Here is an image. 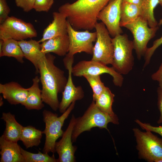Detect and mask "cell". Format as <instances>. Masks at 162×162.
I'll return each instance as SVG.
<instances>
[{
	"label": "cell",
	"mask_w": 162,
	"mask_h": 162,
	"mask_svg": "<svg viewBox=\"0 0 162 162\" xmlns=\"http://www.w3.org/2000/svg\"><path fill=\"white\" fill-rule=\"evenodd\" d=\"M55 58V56L50 53L46 54L39 62L38 68L42 87V100L56 111L60 104L58 94L63 91L67 79L64 71L54 64Z\"/></svg>",
	"instance_id": "6da1fadb"
},
{
	"label": "cell",
	"mask_w": 162,
	"mask_h": 162,
	"mask_svg": "<svg viewBox=\"0 0 162 162\" xmlns=\"http://www.w3.org/2000/svg\"><path fill=\"white\" fill-rule=\"evenodd\" d=\"M111 0H77L62 5L58 10L66 16L74 29L91 30L98 22L99 12Z\"/></svg>",
	"instance_id": "7a4b0ae2"
},
{
	"label": "cell",
	"mask_w": 162,
	"mask_h": 162,
	"mask_svg": "<svg viewBox=\"0 0 162 162\" xmlns=\"http://www.w3.org/2000/svg\"><path fill=\"white\" fill-rule=\"evenodd\" d=\"M109 123L118 124L119 122L117 116H111L102 112L93 100L83 115L76 118L72 136L73 142L76 141L82 132L90 131L93 128H105L109 131L107 125Z\"/></svg>",
	"instance_id": "3957f363"
},
{
	"label": "cell",
	"mask_w": 162,
	"mask_h": 162,
	"mask_svg": "<svg viewBox=\"0 0 162 162\" xmlns=\"http://www.w3.org/2000/svg\"><path fill=\"white\" fill-rule=\"evenodd\" d=\"M75 102L72 103L69 106L59 117L58 114L44 110L43 112V120L45 124L44 130L42 131L46 136L43 152L48 154L56 152L55 146L57 140L62 136L64 132L62 128L65 120L74 109Z\"/></svg>",
	"instance_id": "277c9868"
},
{
	"label": "cell",
	"mask_w": 162,
	"mask_h": 162,
	"mask_svg": "<svg viewBox=\"0 0 162 162\" xmlns=\"http://www.w3.org/2000/svg\"><path fill=\"white\" fill-rule=\"evenodd\" d=\"M112 41L114 47L112 67L119 74H127L134 64L133 41L129 39L127 34H120L112 38Z\"/></svg>",
	"instance_id": "5b68a950"
},
{
	"label": "cell",
	"mask_w": 162,
	"mask_h": 162,
	"mask_svg": "<svg viewBox=\"0 0 162 162\" xmlns=\"http://www.w3.org/2000/svg\"><path fill=\"white\" fill-rule=\"evenodd\" d=\"M136 149L139 157L148 162L155 161L162 158V138L154 135L152 132L141 131L138 128H134Z\"/></svg>",
	"instance_id": "8992f818"
},
{
	"label": "cell",
	"mask_w": 162,
	"mask_h": 162,
	"mask_svg": "<svg viewBox=\"0 0 162 162\" xmlns=\"http://www.w3.org/2000/svg\"><path fill=\"white\" fill-rule=\"evenodd\" d=\"M124 27L128 29L133 35L134 48L138 59L140 60L145 55L148 43L155 36L159 27L158 26L149 27L147 21L141 16Z\"/></svg>",
	"instance_id": "52a82bcc"
},
{
	"label": "cell",
	"mask_w": 162,
	"mask_h": 162,
	"mask_svg": "<svg viewBox=\"0 0 162 162\" xmlns=\"http://www.w3.org/2000/svg\"><path fill=\"white\" fill-rule=\"evenodd\" d=\"M37 34L32 24L14 16H9L0 24V39H12L20 41L36 37Z\"/></svg>",
	"instance_id": "ba28073f"
},
{
	"label": "cell",
	"mask_w": 162,
	"mask_h": 162,
	"mask_svg": "<svg viewBox=\"0 0 162 162\" xmlns=\"http://www.w3.org/2000/svg\"><path fill=\"white\" fill-rule=\"evenodd\" d=\"M97 34L93 49L92 60L106 65H112L114 47L112 38L105 26L102 22H97L95 26Z\"/></svg>",
	"instance_id": "9c48e42d"
},
{
	"label": "cell",
	"mask_w": 162,
	"mask_h": 162,
	"mask_svg": "<svg viewBox=\"0 0 162 162\" xmlns=\"http://www.w3.org/2000/svg\"><path fill=\"white\" fill-rule=\"evenodd\" d=\"M67 32L69 45L66 55L74 56L76 54L82 52L92 54L93 43L96 41L97 38L96 32H91L87 30L78 31L74 29L68 21Z\"/></svg>",
	"instance_id": "30bf717a"
},
{
	"label": "cell",
	"mask_w": 162,
	"mask_h": 162,
	"mask_svg": "<svg viewBox=\"0 0 162 162\" xmlns=\"http://www.w3.org/2000/svg\"><path fill=\"white\" fill-rule=\"evenodd\" d=\"M106 73L113 78V82L116 86H122L124 78L122 75L116 72L113 67H108L100 62L94 61L83 60L79 62L72 68L73 76L81 77L85 75H100Z\"/></svg>",
	"instance_id": "8fae6325"
},
{
	"label": "cell",
	"mask_w": 162,
	"mask_h": 162,
	"mask_svg": "<svg viewBox=\"0 0 162 162\" xmlns=\"http://www.w3.org/2000/svg\"><path fill=\"white\" fill-rule=\"evenodd\" d=\"M63 59L65 67L68 71L67 81L63 92L62 98L60 103L59 110L60 113L65 112L71 104L80 100L84 97V92L81 86L76 87L72 78V65L74 62V56H65Z\"/></svg>",
	"instance_id": "7c38bea8"
},
{
	"label": "cell",
	"mask_w": 162,
	"mask_h": 162,
	"mask_svg": "<svg viewBox=\"0 0 162 162\" xmlns=\"http://www.w3.org/2000/svg\"><path fill=\"white\" fill-rule=\"evenodd\" d=\"M122 0H111L98 14V20L105 25L111 36L114 37L122 34L120 26L121 5Z\"/></svg>",
	"instance_id": "4fadbf2b"
},
{
	"label": "cell",
	"mask_w": 162,
	"mask_h": 162,
	"mask_svg": "<svg viewBox=\"0 0 162 162\" xmlns=\"http://www.w3.org/2000/svg\"><path fill=\"white\" fill-rule=\"evenodd\" d=\"M76 118L72 115L66 129L64 132L61 139L56 142L55 150L58 155V162H76L75 153L77 149L72 145V136L76 122Z\"/></svg>",
	"instance_id": "5bb4252c"
},
{
	"label": "cell",
	"mask_w": 162,
	"mask_h": 162,
	"mask_svg": "<svg viewBox=\"0 0 162 162\" xmlns=\"http://www.w3.org/2000/svg\"><path fill=\"white\" fill-rule=\"evenodd\" d=\"M28 88L22 87L19 83L11 82L0 84V93L10 104L22 105L26 98Z\"/></svg>",
	"instance_id": "9a60e30c"
},
{
	"label": "cell",
	"mask_w": 162,
	"mask_h": 162,
	"mask_svg": "<svg viewBox=\"0 0 162 162\" xmlns=\"http://www.w3.org/2000/svg\"><path fill=\"white\" fill-rule=\"evenodd\" d=\"M53 20L44 29L42 37L38 41L42 42L52 38L68 34V21L66 16L60 12L52 13Z\"/></svg>",
	"instance_id": "2e32d148"
},
{
	"label": "cell",
	"mask_w": 162,
	"mask_h": 162,
	"mask_svg": "<svg viewBox=\"0 0 162 162\" xmlns=\"http://www.w3.org/2000/svg\"><path fill=\"white\" fill-rule=\"evenodd\" d=\"M0 148V162H25L17 142L8 140L2 135Z\"/></svg>",
	"instance_id": "e0dca14e"
},
{
	"label": "cell",
	"mask_w": 162,
	"mask_h": 162,
	"mask_svg": "<svg viewBox=\"0 0 162 162\" xmlns=\"http://www.w3.org/2000/svg\"><path fill=\"white\" fill-rule=\"evenodd\" d=\"M42 52H50L59 56H64L68 53L69 41L68 34L56 37L45 40L40 44Z\"/></svg>",
	"instance_id": "ac0fdd59"
},
{
	"label": "cell",
	"mask_w": 162,
	"mask_h": 162,
	"mask_svg": "<svg viewBox=\"0 0 162 162\" xmlns=\"http://www.w3.org/2000/svg\"><path fill=\"white\" fill-rule=\"evenodd\" d=\"M18 42L23 53L24 58L33 64L35 68L36 72L38 74L39 73L38 63L46 55L42 52L40 44L38 41L32 39L28 40H22Z\"/></svg>",
	"instance_id": "d6986e66"
},
{
	"label": "cell",
	"mask_w": 162,
	"mask_h": 162,
	"mask_svg": "<svg viewBox=\"0 0 162 162\" xmlns=\"http://www.w3.org/2000/svg\"><path fill=\"white\" fill-rule=\"evenodd\" d=\"M1 119L5 122V129L2 135L8 140L17 142L20 140L23 128L10 112H3Z\"/></svg>",
	"instance_id": "ffe728a7"
},
{
	"label": "cell",
	"mask_w": 162,
	"mask_h": 162,
	"mask_svg": "<svg viewBox=\"0 0 162 162\" xmlns=\"http://www.w3.org/2000/svg\"><path fill=\"white\" fill-rule=\"evenodd\" d=\"M40 78L36 76L32 79L33 84L28 88V95L23 106L28 110H39L44 107L41 96V90L39 88Z\"/></svg>",
	"instance_id": "44dd1931"
},
{
	"label": "cell",
	"mask_w": 162,
	"mask_h": 162,
	"mask_svg": "<svg viewBox=\"0 0 162 162\" xmlns=\"http://www.w3.org/2000/svg\"><path fill=\"white\" fill-rule=\"evenodd\" d=\"M142 9L140 6L128 3L122 2L121 5V27L131 23L141 16Z\"/></svg>",
	"instance_id": "7402d4cb"
},
{
	"label": "cell",
	"mask_w": 162,
	"mask_h": 162,
	"mask_svg": "<svg viewBox=\"0 0 162 162\" xmlns=\"http://www.w3.org/2000/svg\"><path fill=\"white\" fill-rule=\"evenodd\" d=\"M43 134L42 131L32 126L23 127L20 140L26 148L38 146L41 142Z\"/></svg>",
	"instance_id": "603a6c76"
},
{
	"label": "cell",
	"mask_w": 162,
	"mask_h": 162,
	"mask_svg": "<svg viewBox=\"0 0 162 162\" xmlns=\"http://www.w3.org/2000/svg\"><path fill=\"white\" fill-rule=\"evenodd\" d=\"M3 56L14 58L21 63L24 62V56L18 41L12 39L3 40L2 48L0 50V57Z\"/></svg>",
	"instance_id": "cb8c5ba5"
},
{
	"label": "cell",
	"mask_w": 162,
	"mask_h": 162,
	"mask_svg": "<svg viewBox=\"0 0 162 162\" xmlns=\"http://www.w3.org/2000/svg\"><path fill=\"white\" fill-rule=\"evenodd\" d=\"M115 95L110 89L106 87L104 89L94 101L96 105L100 110L111 116L116 115L113 112L112 106Z\"/></svg>",
	"instance_id": "d4e9b609"
},
{
	"label": "cell",
	"mask_w": 162,
	"mask_h": 162,
	"mask_svg": "<svg viewBox=\"0 0 162 162\" xmlns=\"http://www.w3.org/2000/svg\"><path fill=\"white\" fill-rule=\"evenodd\" d=\"M159 3V0H142L141 6V17L147 21L150 27L158 26V23L154 16V10Z\"/></svg>",
	"instance_id": "484cf974"
},
{
	"label": "cell",
	"mask_w": 162,
	"mask_h": 162,
	"mask_svg": "<svg viewBox=\"0 0 162 162\" xmlns=\"http://www.w3.org/2000/svg\"><path fill=\"white\" fill-rule=\"evenodd\" d=\"M21 151L25 162H57V159L55 158L53 154L50 156L48 154L41 153L39 151L38 153H32L27 151L21 147Z\"/></svg>",
	"instance_id": "4316f807"
},
{
	"label": "cell",
	"mask_w": 162,
	"mask_h": 162,
	"mask_svg": "<svg viewBox=\"0 0 162 162\" xmlns=\"http://www.w3.org/2000/svg\"><path fill=\"white\" fill-rule=\"evenodd\" d=\"M87 80L93 91V100L95 101L104 89L106 86L101 81L100 75H85L83 76Z\"/></svg>",
	"instance_id": "83f0119b"
},
{
	"label": "cell",
	"mask_w": 162,
	"mask_h": 162,
	"mask_svg": "<svg viewBox=\"0 0 162 162\" xmlns=\"http://www.w3.org/2000/svg\"><path fill=\"white\" fill-rule=\"evenodd\" d=\"M161 44H162V36L160 38L154 41L151 47L148 48L144 55L145 62L143 68H145L149 64L151 57L155 51Z\"/></svg>",
	"instance_id": "f1b7e54d"
},
{
	"label": "cell",
	"mask_w": 162,
	"mask_h": 162,
	"mask_svg": "<svg viewBox=\"0 0 162 162\" xmlns=\"http://www.w3.org/2000/svg\"><path fill=\"white\" fill-rule=\"evenodd\" d=\"M54 3V0H35L34 9L37 12H48Z\"/></svg>",
	"instance_id": "f546056e"
},
{
	"label": "cell",
	"mask_w": 162,
	"mask_h": 162,
	"mask_svg": "<svg viewBox=\"0 0 162 162\" xmlns=\"http://www.w3.org/2000/svg\"><path fill=\"white\" fill-rule=\"evenodd\" d=\"M10 11L6 0H0V24L3 23L8 17Z\"/></svg>",
	"instance_id": "4dcf8cb0"
},
{
	"label": "cell",
	"mask_w": 162,
	"mask_h": 162,
	"mask_svg": "<svg viewBox=\"0 0 162 162\" xmlns=\"http://www.w3.org/2000/svg\"><path fill=\"white\" fill-rule=\"evenodd\" d=\"M135 121L142 129L158 134L161 136L162 138V126H153L149 124L142 123L138 119H136Z\"/></svg>",
	"instance_id": "1f68e13d"
},
{
	"label": "cell",
	"mask_w": 162,
	"mask_h": 162,
	"mask_svg": "<svg viewBox=\"0 0 162 162\" xmlns=\"http://www.w3.org/2000/svg\"><path fill=\"white\" fill-rule=\"evenodd\" d=\"M35 0H15V4L23 11L28 12L34 9Z\"/></svg>",
	"instance_id": "d6a6232c"
},
{
	"label": "cell",
	"mask_w": 162,
	"mask_h": 162,
	"mask_svg": "<svg viewBox=\"0 0 162 162\" xmlns=\"http://www.w3.org/2000/svg\"><path fill=\"white\" fill-rule=\"evenodd\" d=\"M158 94V106L160 112V116L158 123L162 124V88L159 87L157 90Z\"/></svg>",
	"instance_id": "836d02e7"
},
{
	"label": "cell",
	"mask_w": 162,
	"mask_h": 162,
	"mask_svg": "<svg viewBox=\"0 0 162 162\" xmlns=\"http://www.w3.org/2000/svg\"><path fill=\"white\" fill-rule=\"evenodd\" d=\"M152 80L158 82L159 87L162 88V63L158 70L151 76Z\"/></svg>",
	"instance_id": "e575fe53"
},
{
	"label": "cell",
	"mask_w": 162,
	"mask_h": 162,
	"mask_svg": "<svg viewBox=\"0 0 162 162\" xmlns=\"http://www.w3.org/2000/svg\"><path fill=\"white\" fill-rule=\"evenodd\" d=\"M142 0H122V2L128 3L141 6Z\"/></svg>",
	"instance_id": "d590c367"
},
{
	"label": "cell",
	"mask_w": 162,
	"mask_h": 162,
	"mask_svg": "<svg viewBox=\"0 0 162 162\" xmlns=\"http://www.w3.org/2000/svg\"><path fill=\"white\" fill-rule=\"evenodd\" d=\"M3 104V102L2 100V98L1 96H0V106H2Z\"/></svg>",
	"instance_id": "8d00e7d4"
},
{
	"label": "cell",
	"mask_w": 162,
	"mask_h": 162,
	"mask_svg": "<svg viewBox=\"0 0 162 162\" xmlns=\"http://www.w3.org/2000/svg\"><path fill=\"white\" fill-rule=\"evenodd\" d=\"M162 25V18L161 19L158 24V26H160Z\"/></svg>",
	"instance_id": "74e56055"
},
{
	"label": "cell",
	"mask_w": 162,
	"mask_h": 162,
	"mask_svg": "<svg viewBox=\"0 0 162 162\" xmlns=\"http://www.w3.org/2000/svg\"><path fill=\"white\" fill-rule=\"evenodd\" d=\"M155 162H162V158L157 160Z\"/></svg>",
	"instance_id": "f35d334b"
},
{
	"label": "cell",
	"mask_w": 162,
	"mask_h": 162,
	"mask_svg": "<svg viewBox=\"0 0 162 162\" xmlns=\"http://www.w3.org/2000/svg\"><path fill=\"white\" fill-rule=\"evenodd\" d=\"M159 4H160L162 8V0H159Z\"/></svg>",
	"instance_id": "ab89813d"
}]
</instances>
